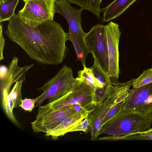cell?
I'll return each mask as SVG.
<instances>
[{
    "label": "cell",
    "instance_id": "6da1fadb",
    "mask_svg": "<svg viewBox=\"0 0 152 152\" xmlns=\"http://www.w3.org/2000/svg\"><path fill=\"white\" fill-rule=\"evenodd\" d=\"M8 21L6 34L31 58L42 64L57 65L66 58L68 52L66 43L69 37L60 24L49 20L32 27L17 14Z\"/></svg>",
    "mask_w": 152,
    "mask_h": 152
},
{
    "label": "cell",
    "instance_id": "7a4b0ae2",
    "mask_svg": "<svg viewBox=\"0 0 152 152\" xmlns=\"http://www.w3.org/2000/svg\"><path fill=\"white\" fill-rule=\"evenodd\" d=\"M152 124V113L143 115L124 110L122 107L102 126L98 137L102 134L107 137H116L150 129Z\"/></svg>",
    "mask_w": 152,
    "mask_h": 152
},
{
    "label": "cell",
    "instance_id": "3957f363",
    "mask_svg": "<svg viewBox=\"0 0 152 152\" xmlns=\"http://www.w3.org/2000/svg\"><path fill=\"white\" fill-rule=\"evenodd\" d=\"M133 79L124 83H113L108 86L88 116L89 121L88 131L91 140L96 139L102 120L115 104L123 101L132 86Z\"/></svg>",
    "mask_w": 152,
    "mask_h": 152
},
{
    "label": "cell",
    "instance_id": "277c9868",
    "mask_svg": "<svg viewBox=\"0 0 152 152\" xmlns=\"http://www.w3.org/2000/svg\"><path fill=\"white\" fill-rule=\"evenodd\" d=\"M97 102L92 88L82 78H76L73 88L69 92L58 99L39 107L36 115H40L69 105L79 104L90 111Z\"/></svg>",
    "mask_w": 152,
    "mask_h": 152
},
{
    "label": "cell",
    "instance_id": "5b68a950",
    "mask_svg": "<svg viewBox=\"0 0 152 152\" xmlns=\"http://www.w3.org/2000/svg\"><path fill=\"white\" fill-rule=\"evenodd\" d=\"M73 74L72 68L64 65L53 77L38 88L42 93L34 99L36 106L39 107L47 99L48 103L52 102L71 91L76 80Z\"/></svg>",
    "mask_w": 152,
    "mask_h": 152
},
{
    "label": "cell",
    "instance_id": "8992f818",
    "mask_svg": "<svg viewBox=\"0 0 152 152\" xmlns=\"http://www.w3.org/2000/svg\"><path fill=\"white\" fill-rule=\"evenodd\" d=\"M56 0H23L24 5L17 14L21 20L32 27L53 20Z\"/></svg>",
    "mask_w": 152,
    "mask_h": 152
},
{
    "label": "cell",
    "instance_id": "52a82bcc",
    "mask_svg": "<svg viewBox=\"0 0 152 152\" xmlns=\"http://www.w3.org/2000/svg\"><path fill=\"white\" fill-rule=\"evenodd\" d=\"M85 41L90 53L103 70L108 73L109 60L105 26L97 24L86 33Z\"/></svg>",
    "mask_w": 152,
    "mask_h": 152
},
{
    "label": "cell",
    "instance_id": "ba28073f",
    "mask_svg": "<svg viewBox=\"0 0 152 152\" xmlns=\"http://www.w3.org/2000/svg\"><path fill=\"white\" fill-rule=\"evenodd\" d=\"M122 108L143 115L152 113V83L130 89Z\"/></svg>",
    "mask_w": 152,
    "mask_h": 152
},
{
    "label": "cell",
    "instance_id": "9c48e42d",
    "mask_svg": "<svg viewBox=\"0 0 152 152\" xmlns=\"http://www.w3.org/2000/svg\"><path fill=\"white\" fill-rule=\"evenodd\" d=\"M105 26L109 60L108 74L110 77L117 79L120 74L118 47L121 32L118 24L113 21Z\"/></svg>",
    "mask_w": 152,
    "mask_h": 152
},
{
    "label": "cell",
    "instance_id": "30bf717a",
    "mask_svg": "<svg viewBox=\"0 0 152 152\" xmlns=\"http://www.w3.org/2000/svg\"><path fill=\"white\" fill-rule=\"evenodd\" d=\"M76 112L73 105H71L36 116L35 119L31 123L32 129L34 132H42L46 134Z\"/></svg>",
    "mask_w": 152,
    "mask_h": 152
},
{
    "label": "cell",
    "instance_id": "8fae6325",
    "mask_svg": "<svg viewBox=\"0 0 152 152\" xmlns=\"http://www.w3.org/2000/svg\"><path fill=\"white\" fill-rule=\"evenodd\" d=\"M18 60L17 56H14L12 58L8 67L6 75L0 79L1 90L5 89L10 91L11 86L14 83L22 80L24 81L26 73L34 65L33 64L20 67L18 64Z\"/></svg>",
    "mask_w": 152,
    "mask_h": 152
},
{
    "label": "cell",
    "instance_id": "7c38bea8",
    "mask_svg": "<svg viewBox=\"0 0 152 152\" xmlns=\"http://www.w3.org/2000/svg\"><path fill=\"white\" fill-rule=\"evenodd\" d=\"M89 113L88 112H76L63 121L53 129L46 133L45 135L50 136L53 140H56L59 137L69 132L72 128L87 117Z\"/></svg>",
    "mask_w": 152,
    "mask_h": 152
},
{
    "label": "cell",
    "instance_id": "4fadbf2b",
    "mask_svg": "<svg viewBox=\"0 0 152 152\" xmlns=\"http://www.w3.org/2000/svg\"><path fill=\"white\" fill-rule=\"evenodd\" d=\"M137 0H115L102 9L103 21L107 22L118 17Z\"/></svg>",
    "mask_w": 152,
    "mask_h": 152
},
{
    "label": "cell",
    "instance_id": "5bb4252c",
    "mask_svg": "<svg viewBox=\"0 0 152 152\" xmlns=\"http://www.w3.org/2000/svg\"><path fill=\"white\" fill-rule=\"evenodd\" d=\"M91 68L93 72L95 80L96 97H101L107 87L113 84L108 74L104 72L95 60Z\"/></svg>",
    "mask_w": 152,
    "mask_h": 152
},
{
    "label": "cell",
    "instance_id": "9a60e30c",
    "mask_svg": "<svg viewBox=\"0 0 152 152\" xmlns=\"http://www.w3.org/2000/svg\"><path fill=\"white\" fill-rule=\"evenodd\" d=\"M70 3L79 6L80 8L87 10L93 13L99 19L102 9L99 0H66Z\"/></svg>",
    "mask_w": 152,
    "mask_h": 152
},
{
    "label": "cell",
    "instance_id": "2e32d148",
    "mask_svg": "<svg viewBox=\"0 0 152 152\" xmlns=\"http://www.w3.org/2000/svg\"><path fill=\"white\" fill-rule=\"evenodd\" d=\"M19 0H8L0 5V23L9 21L16 14L15 10Z\"/></svg>",
    "mask_w": 152,
    "mask_h": 152
},
{
    "label": "cell",
    "instance_id": "e0dca14e",
    "mask_svg": "<svg viewBox=\"0 0 152 152\" xmlns=\"http://www.w3.org/2000/svg\"><path fill=\"white\" fill-rule=\"evenodd\" d=\"M98 140H152V135L148 134L145 131L135 133L116 137H107L104 136L98 138Z\"/></svg>",
    "mask_w": 152,
    "mask_h": 152
},
{
    "label": "cell",
    "instance_id": "ac0fdd59",
    "mask_svg": "<svg viewBox=\"0 0 152 152\" xmlns=\"http://www.w3.org/2000/svg\"><path fill=\"white\" fill-rule=\"evenodd\" d=\"M82 70L77 72L78 77L82 79L92 89L95 94L96 90V86L95 78L91 68L83 67Z\"/></svg>",
    "mask_w": 152,
    "mask_h": 152
},
{
    "label": "cell",
    "instance_id": "d6986e66",
    "mask_svg": "<svg viewBox=\"0 0 152 152\" xmlns=\"http://www.w3.org/2000/svg\"><path fill=\"white\" fill-rule=\"evenodd\" d=\"M152 83V68L144 70L137 78L133 79V88H137Z\"/></svg>",
    "mask_w": 152,
    "mask_h": 152
},
{
    "label": "cell",
    "instance_id": "ffe728a7",
    "mask_svg": "<svg viewBox=\"0 0 152 152\" xmlns=\"http://www.w3.org/2000/svg\"><path fill=\"white\" fill-rule=\"evenodd\" d=\"M24 81L21 80L16 82L13 87L8 96L12 100L14 108H16L20 104L22 100L21 89Z\"/></svg>",
    "mask_w": 152,
    "mask_h": 152
},
{
    "label": "cell",
    "instance_id": "44dd1931",
    "mask_svg": "<svg viewBox=\"0 0 152 152\" xmlns=\"http://www.w3.org/2000/svg\"><path fill=\"white\" fill-rule=\"evenodd\" d=\"M1 90L2 96V106L7 116L15 124L19 126V123L9 108L7 103V98L9 91L5 89Z\"/></svg>",
    "mask_w": 152,
    "mask_h": 152
},
{
    "label": "cell",
    "instance_id": "7402d4cb",
    "mask_svg": "<svg viewBox=\"0 0 152 152\" xmlns=\"http://www.w3.org/2000/svg\"><path fill=\"white\" fill-rule=\"evenodd\" d=\"M89 126V121L87 117L72 128L70 132L81 131L86 133L88 131Z\"/></svg>",
    "mask_w": 152,
    "mask_h": 152
},
{
    "label": "cell",
    "instance_id": "603a6c76",
    "mask_svg": "<svg viewBox=\"0 0 152 152\" xmlns=\"http://www.w3.org/2000/svg\"><path fill=\"white\" fill-rule=\"evenodd\" d=\"M35 99H26L22 100L20 106L24 110L31 112L35 107Z\"/></svg>",
    "mask_w": 152,
    "mask_h": 152
},
{
    "label": "cell",
    "instance_id": "cb8c5ba5",
    "mask_svg": "<svg viewBox=\"0 0 152 152\" xmlns=\"http://www.w3.org/2000/svg\"><path fill=\"white\" fill-rule=\"evenodd\" d=\"M5 39L3 34L2 25H0V61L3 60V50L5 46Z\"/></svg>",
    "mask_w": 152,
    "mask_h": 152
},
{
    "label": "cell",
    "instance_id": "d4e9b609",
    "mask_svg": "<svg viewBox=\"0 0 152 152\" xmlns=\"http://www.w3.org/2000/svg\"><path fill=\"white\" fill-rule=\"evenodd\" d=\"M8 71V68L4 65H1L0 67V78L2 79L6 75Z\"/></svg>",
    "mask_w": 152,
    "mask_h": 152
},
{
    "label": "cell",
    "instance_id": "484cf974",
    "mask_svg": "<svg viewBox=\"0 0 152 152\" xmlns=\"http://www.w3.org/2000/svg\"><path fill=\"white\" fill-rule=\"evenodd\" d=\"M74 109L76 112L80 113L88 112L89 113L90 112L87 109L84 108L81 105L79 104H76L73 105Z\"/></svg>",
    "mask_w": 152,
    "mask_h": 152
},
{
    "label": "cell",
    "instance_id": "4316f807",
    "mask_svg": "<svg viewBox=\"0 0 152 152\" xmlns=\"http://www.w3.org/2000/svg\"><path fill=\"white\" fill-rule=\"evenodd\" d=\"M146 132L148 134L152 135V128L149 129Z\"/></svg>",
    "mask_w": 152,
    "mask_h": 152
},
{
    "label": "cell",
    "instance_id": "83f0119b",
    "mask_svg": "<svg viewBox=\"0 0 152 152\" xmlns=\"http://www.w3.org/2000/svg\"><path fill=\"white\" fill-rule=\"evenodd\" d=\"M8 0H0V5L5 2Z\"/></svg>",
    "mask_w": 152,
    "mask_h": 152
},
{
    "label": "cell",
    "instance_id": "f1b7e54d",
    "mask_svg": "<svg viewBox=\"0 0 152 152\" xmlns=\"http://www.w3.org/2000/svg\"><path fill=\"white\" fill-rule=\"evenodd\" d=\"M99 2L101 4V3L102 0H99Z\"/></svg>",
    "mask_w": 152,
    "mask_h": 152
},
{
    "label": "cell",
    "instance_id": "f546056e",
    "mask_svg": "<svg viewBox=\"0 0 152 152\" xmlns=\"http://www.w3.org/2000/svg\"></svg>",
    "mask_w": 152,
    "mask_h": 152
}]
</instances>
